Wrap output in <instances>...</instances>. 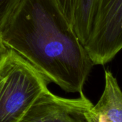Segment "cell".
Segmentation results:
<instances>
[{"label":"cell","instance_id":"cell-1","mask_svg":"<svg viewBox=\"0 0 122 122\" xmlns=\"http://www.w3.org/2000/svg\"><path fill=\"white\" fill-rule=\"evenodd\" d=\"M0 39L49 83L68 93H83L94 65L58 0H19Z\"/></svg>","mask_w":122,"mask_h":122},{"label":"cell","instance_id":"cell-2","mask_svg":"<svg viewBox=\"0 0 122 122\" xmlns=\"http://www.w3.org/2000/svg\"><path fill=\"white\" fill-rule=\"evenodd\" d=\"M49 83L28 61L7 49L0 58V122H19Z\"/></svg>","mask_w":122,"mask_h":122},{"label":"cell","instance_id":"cell-3","mask_svg":"<svg viewBox=\"0 0 122 122\" xmlns=\"http://www.w3.org/2000/svg\"><path fill=\"white\" fill-rule=\"evenodd\" d=\"M94 65H104L122 50V0H97L84 45Z\"/></svg>","mask_w":122,"mask_h":122},{"label":"cell","instance_id":"cell-4","mask_svg":"<svg viewBox=\"0 0 122 122\" xmlns=\"http://www.w3.org/2000/svg\"><path fill=\"white\" fill-rule=\"evenodd\" d=\"M92 106L84 93L78 98L66 99L47 90L19 122H89L86 111Z\"/></svg>","mask_w":122,"mask_h":122},{"label":"cell","instance_id":"cell-5","mask_svg":"<svg viewBox=\"0 0 122 122\" xmlns=\"http://www.w3.org/2000/svg\"><path fill=\"white\" fill-rule=\"evenodd\" d=\"M105 85L99 101L87 111L89 122H122V91L109 70L104 71Z\"/></svg>","mask_w":122,"mask_h":122},{"label":"cell","instance_id":"cell-6","mask_svg":"<svg viewBox=\"0 0 122 122\" xmlns=\"http://www.w3.org/2000/svg\"><path fill=\"white\" fill-rule=\"evenodd\" d=\"M96 1L97 0H77L73 27L84 46L91 30Z\"/></svg>","mask_w":122,"mask_h":122},{"label":"cell","instance_id":"cell-7","mask_svg":"<svg viewBox=\"0 0 122 122\" xmlns=\"http://www.w3.org/2000/svg\"><path fill=\"white\" fill-rule=\"evenodd\" d=\"M19 0H0V31Z\"/></svg>","mask_w":122,"mask_h":122},{"label":"cell","instance_id":"cell-8","mask_svg":"<svg viewBox=\"0 0 122 122\" xmlns=\"http://www.w3.org/2000/svg\"><path fill=\"white\" fill-rule=\"evenodd\" d=\"M64 14L73 26L77 0H58Z\"/></svg>","mask_w":122,"mask_h":122},{"label":"cell","instance_id":"cell-9","mask_svg":"<svg viewBox=\"0 0 122 122\" xmlns=\"http://www.w3.org/2000/svg\"><path fill=\"white\" fill-rule=\"evenodd\" d=\"M6 50H7V48L4 46V45L3 44V42H1V40L0 39V58L6 52Z\"/></svg>","mask_w":122,"mask_h":122}]
</instances>
